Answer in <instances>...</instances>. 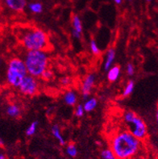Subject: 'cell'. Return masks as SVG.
I'll return each mask as SVG.
<instances>
[{
  "instance_id": "obj_13",
  "label": "cell",
  "mask_w": 158,
  "mask_h": 159,
  "mask_svg": "<svg viewBox=\"0 0 158 159\" xmlns=\"http://www.w3.org/2000/svg\"><path fill=\"white\" fill-rule=\"evenodd\" d=\"M120 67L119 66H111L107 70V79L110 83H115L120 75Z\"/></svg>"
},
{
  "instance_id": "obj_7",
  "label": "cell",
  "mask_w": 158,
  "mask_h": 159,
  "mask_svg": "<svg viewBox=\"0 0 158 159\" xmlns=\"http://www.w3.org/2000/svg\"><path fill=\"white\" fill-rule=\"evenodd\" d=\"M95 75L94 74H90L86 77L82 83L81 87V92L84 99H87L90 97V93L92 91L93 87L95 83Z\"/></svg>"
},
{
  "instance_id": "obj_28",
  "label": "cell",
  "mask_w": 158,
  "mask_h": 159,
  "mask_svg": "<svg viewBox=\"0 0 158 159\" xmlns=\"http://www.w3.org/2000/svg\"><path fill=\"white\" fill-rule=\"evenodd\" d=\"M116 4H121L122 2V0H113Z\"/></svg>"
},
{
  "instance_id": "obj_20",
  "label": "cell",
  "mask_w": 158,
  "mask_h": 159,
  "mask_svg": "<svg viewBox=\"0 0 158 159\" xmlns=\"http://www.w3.org/2000/svg\"><path fill=\"white\" fill-rule=\"evenodd\" d=\"M90 52H92L94 56H98L101 53L100 48L98 46L96 41L94 39H91L90 41Z\"/></svg>"
},
{
  "instance_id": "obj_18",
  "label": "cell",
  "mask_w": 158,
  "mask_h": 159,
  "mask_svg": "<svg viewBox=\"0 0 158 159\" xmlns=\"http://www.w3.org/2000/svg\"><path fill=\"white\" fill-rule=\"evenodd\" d=\"M28 8L35 14H40L43 11V6L40 2H32L28 5Z\"/></svg>"
},
{
  "instance_id": "obj_14",
  "label": "cell",
  "mask_w": 158,
  "mask_h": 159,
  "mask_svg": "<svg viewBox=\"0 0 158 159\" xmlns=\"http://www.w3.org/2000/svg\"><path fill=\"white\" fill-rule=\"evenodd\" d=\"M51 133H52V136L56 138V140L59 142L60 145H65L66 143L64 137H63V135L61 134L60 127L58 126V125H52V128H51Z\"/></svg>"
},
{
  "instance_id": "obj_11",
  "label": "cell",
  "mask_w": 158,
  "mask_h": 159,
  "mask_svg": "<svg viewBox=\"0 0 158 159\" xmlns=\"http://www.w3.org/2000/svg\"><path fill=\"white\" fill-rule=\"evenodd\" d=\"M115 58V50L112 48H109L106 53L104 65H103V68H104L105 70L107 71L112 66Z\"/></svg>"
},
{
  "instance_id": "obj_8",
  "label": "cell",
  "mask_w": 158,
  "mask_h": 159,
  "mask_svg": "<svg viewBox=\"0 0 158 159\" xmlns=\"http://www.w3.org/2000/svg\"><path fill=\"white\" fill-rule=\"evenodd\" d=\"M72 35L74 38L81 39L82 36V24L80 17L74 15L72 18Z\"/></svg>"
},
{
  "instance_id": "obj_25",
  "label": "cell",
  "mask_w": 158,
  "mask_h": 159,
  "mask_svg": "<svg viewBox=\"0 0 158 159\" xmlns=\"http://www.w3.org/2000/svg\"><path fill=\"white\" fill-rule=\"evenodd\" d=\"M71 83V79L68 77H65V78H62L61 79V83L62 86H64V87H66V86H69Z\"/></svg>"
},
{
  "instance_id": "obj_24",
  "label": "cell",
  "mask_w": 158,
  "mask_h": 159,
  "mask_svg": "<svg viewBox=\"0 0 158 159\" xmlns=\"http://www.w3.org/2000/svg\"><path fill=\"white\" fill-rule=\"evenodd\" d=\"M126 73L128 76H132L135 74V67L132 63H128L127 65Z\"/></svg>"
},
{
  "instance_id": "obj_32",
  "label": "cell",
  "mask_w": 158,
  "mask_h": 159,
  "mask_svg": "<svg viewBox=\"0 0 158 159\" xmlns=\"http://www.w3.org/2000/svg\"><path fill=\"white\" fill-rule=\"evenodd\" d=\"M147 1H148V2H150V1H152V0H147Z\"/></svg>"
},
{
  "instance_id": "obj_5",
  "label": "cell",
  "mask_w": 158,
  "mask_h": 159,
  "mask_svg": "<svg viewBox=\"0 0 158 159\" xmlns=\"http://www.w3.org/2000/svg\"><path fill=\"white\" fill-rule=\"evenodd\" d=\"M124 123L127 129L140 141L146 140L148 137V128L141 117L132 111H127L124 114Z\"/></svg>"
},
{
  "instance_id": "obj_12",
  "label": "cell",
  "mask_w": 158,
  "mask_h": 159,
  "mask_svg": "<svg viewBox=\"0 0 158 159\" xmlns=\"http://www.w3.org/2000/svg\"><path fill=\"white\" fill-rule=\"evenodd\" d=\"M64 102L69 106H75L78 103V95L73 90L67 91L64 95Z\"/></svg>"
},
{
  "instance_id": "obj_29",
  "label": "cell",
  "mask_w": 158,
  "mask_h": 159,
  "mask_svg": "<svg viewBox=\"0 0 158 159\" xmlns=\"http://www.w3.org/2000/svg\"><path fill=\"white\" fill-rule=\"evenodd\" d=\"M0 159H6V157L2 153H0Z\"/></svg>"
},
{
  "instance_id": "obj_22",
  "label": "cell",
  "mask_w": 158,
  "mask_h": 159,
  "mask_svg": "<svg viewBox=\"0 0 158 159\" xmlns=\"http://www.w3.org/2000/svg\"><path fill=\"white\" fill-rule=\"evenodd\" d=\"M74 114L78 118H82L85 114V110L83 108V105L82 104H78L76 107L75 109V111H74Z\"/></svg>"
},
{
  "instance_id": "obj_2",
  "label": "cell",
  "mask_w": 158,
  "mask_h": 159,
  "mask_svg": "<svg viewBox=\"0 0 158 159\" xmlns=\"http://www.w3.org/2000/svg\"><path fill=\"white\" fill-rule=\"evenodd\" d=\"M18 39L27 51H47L50 48L49 37L43 29L36 27L21 28L18 31Z\"/></svg>"
},
{
  "instance_id": "obj_10",
  "label": "cell",
  "mask_w": 158,
  "mask_h": 159,
  "mask_svg": "<svg viewBox=\"0 0 158 159\" xmlns=\"http://www.w3.org/2000/svg\"><path fill=\"white\" fill-rule=\"evenodd\" d=\"M6 113L8 116L11 118H19L21 116V108L16 103H11L7 107Z\"/></svg>"
},
{
  "instance_id": "obj_9",
  "label": "cell",
  "mask_w": 158,
  "mask_h": 159,
  "mask_svg": "<svg viewBox=\"0 0 158 159\" xmlns=\"http://www.w3.org/2000/svg\"><path fill=\"white\" fill-rule=\"evenodd\" d=\"M8 8L16 12H21L26 7V0H5Z\"/></svg>"
},
{
  "instance_id": "obj_19",
  "label": "cell",
  "mask_w": 158,
  "mask_h": 159,
  "mask_svg": "<svg viewBox=\"0 0 158 159\" xmlns=\"http://www.w3.org/2000/svg\"><path fill=\"white\" fill-rule=\"evenodd\" d=\"M65 152L67 153V155L70 157H75L78 155V149H77L76 145L73 143L69 144L66 146Z\"/></svg>"
},
{
  "instance_id": "obj_26",
  "label": "cell",
  "mask_w": 158,
  "mask_h": 159,
  "mask_svg": "<svg viewBox=\"0 0 158 159\" xmlns=\"http://www.w3.org/2000/svg\"><path fill=\"white\" fill-rule=\"evenodd\" d=\"M133 159H149V158L147 157H145V156H144V155H140V154H139V155H137L136 157H135Z\"/></svg>"
},
{
  "instance_id": "obj_23",
  "label": "cell",
  "mask_w": 158,
  "mask_h": 159,
  "mask_svg": "<svg viewBox=\"0 0 158 159\" xmlns=\"http://www.w3.org/2000/svg\"><path fill=\"white\" fill-rule=\"evenodd\" d=\"M101 157L102 159H110L114 157V155H113L111 150L108 148V149H104L101 152Z\"/></svg>"
},
{
  "instance_id": "obj_3",
  "label": "cell",
  "mask_w": 158,
  "mask_h": 159,
  "mask_svg": "<svg viewBox=\"0 0 158 159\" xmlns=\"http://www.w3.org/2000/svg\"><path fill=\"white\" fill-rule=\"evenodd\" d=\"M23 60L26 66L28 75L36 79H40L43 72L48 68L49 58L47 51H26Z\"/></svg>"
},
{
  "instance_id": "obj_1",
  "label": "cell",
  "mask_w": 158,
  "mask_h": 159,
  "mask_svg": "<svg viewBox=\"0 0 158 159\" xmlns=\"http://www.w3.org/2000/svg\"><path fill=\"white\" fill-rule=\"evenodd\" d=\"M112 153L116 159H133L142 150L143 143L128 129H122L111 136L109 141Z\"/></svg>"
},
{
  "instance_id": "obj_16",
  "label": "cell",
  "mask_w": 158,
  "mask_h": 159,
  "mask_svg": "<svg viewBox=\"0 0 158 159\" xmlns=\"http://www.w3.org/2000/svg\"><path fill=\"white\" fill-rule=\"evenodd\" d=\"M135 89V83L134 81L129 80L128 82V83L126 84L125 87L124 89V91H123V96L124 97H128L129 95H131Z\"/></svg>"
},
{
  "instance_id": "obj_21",
  "label": "cell",
  "mask_w": 158,
  "mask_h": 159,
  "mask_svg": "<svg viewBox=\"0 0 158 159\" xmlns=\"http://www.w3.org/2000/svg\"><path fill=\"white\" fill-rule=\"evenodd\" d=\"M54 77V72L50 70V69H47L43 72V74L41 75L40 79H41L44 81H51Z\"/></svg>"
},
{
  "instance_id": "obj_4",
  "label": "cell",
  "mask_w": 158,
  "mask_h": 159,
  "mask_svg": "<svg viewBox=\"0 0 158 159\" xmlns=\"http://www.w3.org/2000/svg\"><path fill=\"white\" fill-rule=\"evenodd\" d=\"M27 75L28 72L23 58L16 57L9 60L6 71V80L9 86L18 88Z\"/></svg>"
},
{
  "instance_id": "obj_31",
  "label": "cell",
  "mask_w": 158,
  "mask_h": 159,
  "mask_svg": "<svg viewBox=\"0 0 158 159\" xmlns=\"http://www.w3.org/2000/svg\"><path fill=\"white\" fill-rule=\"evenodd\" d=\"M110 159H116V158L115 157H111V158H110Z\"/></svg>"
},
{
  "instance_id": "obj_27",
  "label": "cell",
  "mask_w": 158,
  "mask_h": 159,
  "mask_svg": "<svg viewBox=\"0 0 158 159\" xmlns=\"http://www.w3.org/2000/svg\"><path fill=\"white\" fill-rule=\"evenodd\" d=\"M4 145V142L3 141H2V139L0 137V147H2Z\"/></svg>"
},
{
  "instance_id": "obj_15",
  "label": "cell",
  "mask_w": 158,
  "mask_h": 159,
  "mask_svg": "<svg viewBox=\"0 0 158 159\" xmlns=\"http://www.w3.org/2000/svg\"><path fill=\"white\" fill-rule=\"evenodd\" d=\"M98 105V100L95 98H88L83 104V108L85 110V112H90L94 111Z\"/></svg>"
},
{
  "instance_id": "obj_17",
  "label": "cell",
  "mask_w": 158,
  "mask_h": 159,
  "mask_svg": "<svg viewBox=\"0 0 158 159\" xmlns=\"http://www.w3.org/2000/svg\"><path fill=\"white\" fill-rule=\"evenodd\" d=\"M39 123L37 120L32 121V123L30 124V125L28 126V129H26V135L28 137H32L33 135H35V133H36V130H37V128H38Z\"/></svg>"
},
{
  "instance_id": "obj_6",
  "label": "cell",
  "mask_w": 158,
  "mask_h": 159,
  "mask_svg": "<svg viewBox=\"0 0 158 159\" xmlns=\"http://www.w3.org/2000/svg\"><path fill=\"white\" fill-rule=\"evenodd\" d=\"M20 94L25 96H34L40 90V82L38 79L27 75L17 88Z\"/></svg>"
},
{
  "instance_id": "obj_30",
  "label": "cell",
  "mask_w": 158,
  "mask_h": 159,
  "mask_svg": "<svg viewBox=\"0 0 158 159\" xmlns=\"http://www.w3.org/2000/svg\"><path fill=\"white\" fill-rule=\"evenodd\" d=\"M1 65H2V58H1V57H0V67H1Z\"/></svg>"
}]
</instances>
